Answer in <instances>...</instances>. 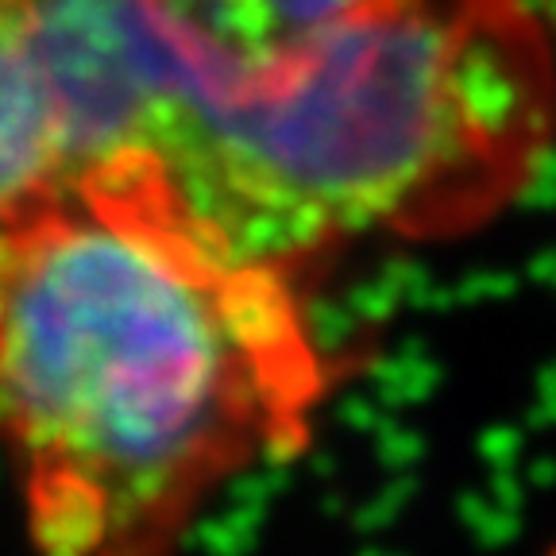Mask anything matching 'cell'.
Here are the masks:
<instances>
[{
    "mask_svg": "<svg viewBox=\"0 0 556 556\" xmlns=\"http://www.w3.org/2000/svg\"><path fill=\"white\" fill-rule=\"evenodd\" d=\"M70 182L155 198L294 275L356 236L456 240L556 155V31L530 0H359L260 66L163 0H31Z\"/></svg>",
    "mask_w": 556,
    "mask_h": 556,
    "instance_id": "cell-1",
    "label": "cell"
},
{
    "mask_svg": "<svg viewBox=\"0 0 556 556\" xmlns=\"http://www.w3.org/2000/svg\"><path fill=\"white\" fill-rule=\"evenodd\" d=\"M325 382L287 270L131 186L0 236V452L43 556H170L217 486L305 448Z\"/></svg>",
    "mask_w": 556,
    "mask_h": 556,
    "instance_id": "cell-2",
    "label": "cell"
},
{
    "mask_svg": "<svg viewBox=\"0 0 556 556\" xmlns=\"http://www.w3.org/2000/svg\"><path fill=\"white\" fill-rule=\"evenodd\" d=\"M66 186L59 109L12 0H0V236Z\"/></svg>",
    "mask_w": 556,
    "mask_h": 556,
    "instance_id": "cell-3",
    "label": "cell"
},
{
    "mask_svg": "<svg viewBox=\"0 0 556 556\" xmlns=\"http://www.w3.org/2000/svg\"><path fill=\"white\" fill-rule=\"evenodd\" d=\"M201 43L217 54L260 66L309 31L356 9L359 0H163Z\"/></svg>",
    "mask_w": 556,
    "mask_h": 556,
    "instance_id": "cell-4",
    "label": "cell"
},
{
    "mask_svg": "<svg viewBox=\"0 0 556 556\" xmlns=\"http://www.w3.org/2000/svg\"><path fill=\"white\" fill-rule=\"evenodd\" d=\"M548 556H556V548H553V553H548Z\"/></svg>",
    "mask_w": 556,
    "mask_h": 556,
    "instance_id": "cell-5",
    "label": "cell"
}]
</instances>
